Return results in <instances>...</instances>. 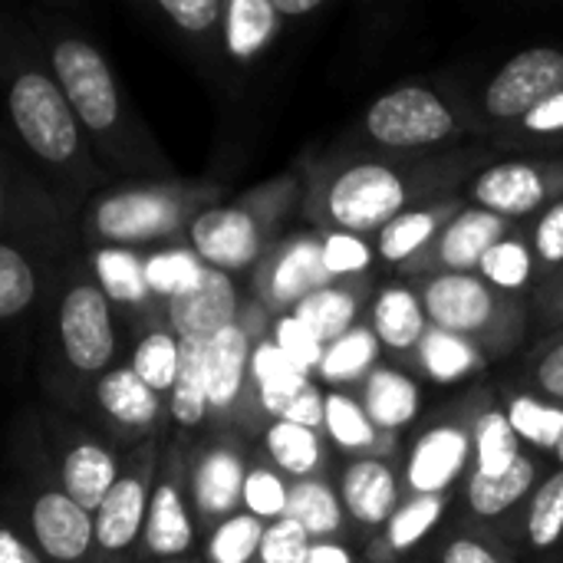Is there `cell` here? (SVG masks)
I'll return each mask as SVG.
<instances>
[{
  "mask_svg": "<svg viewBox=\"0 0 563 563\" xmlns=\"http://www.w3.org/2000/svg\"><path fill=\"white\" fill-rule=\"evenodd\" d=\"M3 109L16 132V139L46 165L76 181L96 178V165L89 162V145L79 119L73 115L63 89L53 73L20 59L7 73Z\"/></svg>",
  "mask_w": 563,
  "mask_h": 563,
  "instance_id": "1",
  "label": "cell"
},
{
  "mask_svg": "<svg viewBox=\"0 0 563 563\" xmlns=\"http://www.w3.org/2000/svg\"><path fill=\"white\" fill-rule=\"evenodd\" d=\"M46 56L49 73L63 89L82 132L102 148H119V142L125 139V106L99 46H92L79 33H59L53 36Z\"/></svg>",
  "mask_w": 563,
  "mask_h": 563,
  "instance_id": "2",
  "label": "cell"
},
{
  "mask_svg": "<svg viewBox=\"0 0 563 563\" xmlns=\"http://www.w3.org/2000/svg\"><path fill=\"white\" fill-rule=\"evenodd\" d=\"M188 205L178 188L129 185L106 191L86 214V231L102 247H132L168 241L185 224Z\"/></svg>",
  "mask_w": 563,
  "mask_h": 563,
  "instance_id": "3",
  "label": "cell"
},
{
  "mask_svg": "<svg viewBox=\"0 0 563 563\" xmlns=\"http://www.w3.org/2000/svg\"><path fill=\"white\" fill-rule=\"evenodd\" d=\"M56 340L63 363L79 379H99L115 366V307L92 277H76L56 307Z\"/></svg>",
  "mask_w": 563,
  "mask_h": 563,
  "instance_id": "4",
  "label": "cell"
},
{
  "mask_svg": "<svg viewBox=\"0 0 563 563\" xmlns=\"http://www.w3.org/2000/svg\"><path fill=\"white\" fill-rule=\"evenodd\" d=\"M155 485V445H139L119 472V482L92 515V558L115 561L142 541L148 498Z\"/></svg>",
  "mask_w": 563,
  "mask_h": 563,
  "instance_id": "5",
  "label": "cell"
},
{
  "mask_svg": "<svg viewBox=\"0 0 563 563\" xmlns=\"http://www.w3.org/2000/svg\"><path fill=\"white\" fill-rule=\"evenodd\" d=\"M366 129L376 142L393 148H416L442 142L455 132V115L449 106L419 86H402L379 96L366 112Z\"/></svg>",
  "mask_w": 563,
  "mask_h": 563,
  "instance_id": "6",
  "label": "cell"
},
{
  "mask_svg": "<svg viewBox=\"0 0 563 563\" xmlns=\"http://www.w3.org/2000/svg\"><path fill=\"white\" fill-rule=\"evenodd\" d=\"M330 218L346 231L386 228L406 205L402 178L386 165H353L330 188Z\"/></svg>",
  "mask_w": 563,
  "mask_h": 563,
  "instance_id": "7",
  "label": "cell"
},
{
  "mask_svg": "<svg viewBox=\"0 0 563 563\" xmlns=\"http://www.w3.org/2000/svg\"><path fill=\"white\" fill-rule=\"evenodd\" d=\"M563 89V53L554 46H534L508 59L485 89V109L495 119L528 115L534 106Z\"/></svg>",
  "mask_w": 563,
  "mask_h": 563,
  "instance_id": "8",
  "label": "cell"
},
{
  "mask_svg": "<svg viewBox=\"0 0 563 563\" xmlns=\"http://www.w3.org/2000/svg\"><path fill=\"white\" fill-rule=\"evenodd\" d=\"M30 541L46 563H86L92 558V515L59 485H43L30 501Z\"/></svg>",
  "mask_w": 563,
  "mask_h": 563,
  "instance_id": "9",
  "label": "cell"
},
{
  "mask_svg": "<svg viewBox=\"0 0 563 563\" xmlns=\"http://www.w3.org/2000/svg\"><path fill=\"white\" fill-rule=\"evenodd\" d=\"M165 313L168 330L178 340H214L221 330L238 323V290L231 274L205 267L191 287L165 300Z\"/></svg>",
  "mask_w": 563,
  "mask_h": 563,
  "instance_id": "10",
  "label": "cell"
},
{
  "mask_svg": "<svg viewBox=\"0 0 563 563\" xmlns=\"http://www.w3.org/2000/svg\"><path fill=\"white\" fill-rule=\"evenodd\" d=\"M191 251L221 274L244 271L261 254V228L244 208H205L188 224Z\"/></svg>",
  "mask_w": 563,
  "mask_h": 563,
  "instance_id": "11",
  "label": "cell"
},
{
  "mask_svg": "<svg viewBox=\"0 0 563 563\" xmlns=\"http://www.w3.org/2000/svg\"><path fill=\"white\" fill-rule=\"evenodd\" d=\"M195 541V525L188 511V495L181 482L178 462H168L165 475L152 485L145 531H142V554L152 561H181Z\"/></svg>",
  "mask_w": 563,
  "mask_h": 563,
  "instance_id": "12",
  "label": "cell"
},
{
  "mask_svg": "<svg viewBox=\"0 0 563 563\" xmlns=\"http://www.w3.org/2000/svg\"><path fill=\"white\" fill-rule=\"evenodd\" d=\"M92 402L112 429L132 439L152 432L162 419V396L152 393L129 363H115L92 383Z\"/></svg>",
  "mask_w": 563,
  "mask_h": 563,
  "instance_id": "13",
  "label": "cell"
},
{
  "mask_svg": "<svg viewBox=\"0 0 563 563\" xmlns=\"http://www.w3.org/2000/svg\"><path fill=\"white\" fill-rule=\"evenodd\" d=\"M119 472L122 465L112 449L89 435H69L59 452V488L89 515L102 508L106 495L119 482Z\"/></svg>",
  "mask_w": 563,
  "mask_h": 563,
  "instance_id": "14",
  "label": "cell"
},
{
  "mask_svg": "<svg viewBox=\"0 0 563 563\" xmlns=\"http://www.w3.org/2000/svg\"><path fill=\"white\" fill-rule=\"evenodd\" d=\"M244 478H247V468L234 449L214 445V449L201 452L191 468V505H195L198 518H205V521L231 518L234 508L241 505Z\"/></svg>",
  "mask_w": 563,
  "mask_h": 563,
  "instance_id": "15",
  "label": "cell"
},
{
  "mask_svg": "<svg viewBox=\"0 0 563 563\" xmlns=\"http://www.w3.org/2000/svg\"><path fill=\"white\" fill-rule=\"evenodd\" d=\"M492 294L468 274H442L426 287V310L445 333H475L492 320Z\"/></svg>",
  "mask_w": 563,
  "mask_h": 563,
  "instance_id": "16",
  "label": "cell"
},
{
  "mask_svg": "<svg viewBox=\"0 0 563 563\" xmlns=\"http://www.w3.org/2000/svg\"><path fill=\"white\" fill-rule=\"evenodd\" d=\"M468 435L455 426L429 429L409 455V485L419 495H442L468 462Z\"/></svg>",
  "mask_w": 563,
  "mask_h": 563,
  "instance_id": "17",
  "label": "cell"
},
{
  "mask_svg": "<svg viewBox=\"0 0 563 563\" xmlns=\"http://www.w3.org/2000/svg\"><path fill=\"white\" fill-rule=\"evenodd\" d=\"M475 201L498 218H525L544 201V178L521 162L495 165L475 181Z\"/></svg>",
  "mask_w": 563,
  "mask_h": 563,
  "instance_id": "18",
  "label": "cell"
},
{
  "mask_svg": "<svg viewBox=\"0 0 563 563\" xmlns=\"http://www.w3.org/2000/svg\"><path fill=\"white\" fill-rule=\"evenodd\" d=\"M251 340L241 323L208 340V409L224 412L238 402L251 369Z\"/></svg>",
  "mask_w": 563,
  "mask_h": 563,
  "instance_id": "19",
  "label": "cell"
},
{
  "mask_svg": "<svg viewBox=\"0 0 563 563\" xmlns=\"http://www.w3.org/2000/svg\"><path fill=\"white\" fill-rule=\"evenodd\" d=\"M343 505L363 525H383L396 515V478L383 462H356L343 475Z\"/></svg>",
  "mask_w": 563,
  "mask_h": 563,
  "instance_id": "20",
  "label": "cell"
},
{
  "mask_svg": "<svg viewBox=\"0 0 563 563\" xmlns=\"http://www.w3.org/2000/svg\"><path fill=\"white\" fill-rule=\"evenodd\" d=\"M327 284H330V271L323 264V244H317V241H297L274 264L271 297L277 303L297 307L303 297L323 290Z\"/></svg>",
  "mask_w": 563,
  "mask_h": 563,
  "instance_id": "21",
  "label": "cell"
},
{
  "mask_svg": "<svg viewBox=\"0 0 563 563\" xmlns=\"http://www.w3.org/2000/svg\"><path fill=\"white\" fill-rule=\"evenodd\" d=\"M92 280L112 300V307H145L152 300L145 280V257L132 247H99L92 254Z\"/></svg>",
  "mask_w": 563,
  "mask_h": 563,
  "instance_id": "22",
  "label": "cell"
},
{
  "mask_svg": "<svg viewBox=\"0 0 563 563\" xmlns=\"http://www.w3.org/2000/svg\"><path fill=\"white\" fill-rule=\"evenodd\" d=\"M168 412L178 429H195L208 416V343L181 340L178 379L168 396Z\"/></svg>",
  "mask_w": 563,
  "mask_h": 563,
  "instance_id": "23",
  "label": "cell"
},
{
  "mask_svg": "<svg viewBox=\"0 0 563 563\" xmlns=\"http://www.w3.org/2000/svg\"><path fill=\"white\" fill-rule=\"evenodd\" d=\"M505 221L492 211H465L459 214L445 238H442V261L452 267V274H465L468 267H478L482 257L501 241Z\"/></svg>",
  "mask_w": 563,
  "mask_h": 563,
  "instance_id": "24",
  "label": "cell"
},
{
  "mask_svg": "<svg viewBox=\"0 0 563 563\" xmlns=\"http://www.w3.org/2000/svg\"><path fill=\"white\" fill-rule=\"evenodd\" d=\"M280 16L271 0H231L224 7V43L234 59H254L277 33Z\"/></svg>",
  "mask_w": 563,
  "mask_h": 563,
  "instance_id": "25",
  "label": "cell"
},
{
  "mask_svg": "<svg viewBox=\"0 0 563 563\" xmlns=\"http://www.w3.org/2000/svg\"><path fill=\"white\" fill-rule=\"evenodd\" d=\"M178 360H181V340L168 327L145 330L132 346V373L158 396H172L178 379Z\"/></svg>",
  "mask_w": 563,
  "mask_h": 563,
  "instance_id": "26",
  "label": "cell"
},
{
  "mask_svg": "<svg viewBox=\"0 0 563 563\" xmlns=\"http://www.w3.org/2000/svg\"><path fill=\"white\" fill-rule=\"evenodd\" d=\"M419 412V386L393 369H373L366 383V416L379 429H399Z\"/></svg>",
  "mask_w": 563,
  "mask_h": 563,
  "instance_id": "27",
  "label": "cell"
},
{
  "mask_svg": "<svg viewBox=\"0 0 563 563\" xmlns=\"http://www.w3.org/2000/svg\"><path fill=\"white\" fill-rule=\"evenodd\" d=\"M251 376H254V383H257L261 406H264V412H271V416H280V409L287 406V399H290L297 389H303V386L310 383L307 373L297 369V366L277 350L274 340L254 346V353H251Z\"/></svg>",
  "mask_w": 563,
  "mask_h": 563,
  "instance_id": "28",
  "label": "cell"
},
{
  "mask_svg": "<svg viewBox=\"0 0 563 563\" xmlns=\"http://www.w3.org/2000/svg\"><path fill=\"white\" fill-rule=\"evenodd\" d=\"M373 330L393 350H409L426 336V313L406 287H389L373 307Z\"/></svg>",
  "mask_w": 563,
  "mask_h": 563,
  "instance_id": "29",
  "label": "cell"
},
{
  "mask_svg": "<svg viewBox=\"0 0 563 563\" xmlns=\"http://www.w3.org/2000/svg\"><path fill=\"white\" fill-rule=\"evenodd\" d=\"M534 485V465L528 459H518L505 475H472L468 482V505L482 518L505 515L515 508Z\"/></svg>",
  "mask_w": 563,
  "mask_h": 563,
  "instance_id": "30",
  "label": "cell"
},
{
  "mask_svg": "<svg viewBox=\"0 0 563 563\" xmlns=\"http://www.w3.org/2000/svg\"><path fill=\"white\" fill-rule=\"evenodd\" d=\"M290 317H297L320 343H336L340 336L350 333V323L356 317V303L343 290L323 287V290L303 297Z\"/></svg>",
  "mask_w": 563,
  "mask_h": 563,
  "instance_id": "31",
  "label": "cell"
},
{
  "mask_svg": "<svg viewBox=\"0 0 563 563\" xmlns=\"http://www.w3.org/2000/svg\"><path fill=\"white\" fill-rule=\"evenodd\" d=\"M284 518H290L294 525H300L307 534H333V531H340L343 511H340L336 495L327 485L303 478V482H297L287 492V511H284Z\"/></svg>",
  "mask_w": 563,
  "mask_h": 563,
  "instance_id": "32",
  "label": "cell"
},
{
  "mask_svg": "<svg viewBox=\"0 0 563 563\" xmlns=\"http://www.w3.org/2000/svg\"><path fill=\"white\" fill-rule=\"evenodd\" d=\"M376 353H379L376 333L373 330H363V327H353L346 336H340L336 343H330V350L320 360V376L327 383H333V386L353 383V379H360L373 366Z\"/></svg>",
  "mask_w": 563,
  "mask_h": 563,
  "instance_id": "33",
  "label": "cell"
},
{
  "mask_svg": "<svg viewBox=\"0 0 563 563\" xmlns=\"http://www.w3.org/2000/svg\"><path fill=\"white\" fill-rule=\"evenodd\" d=\"M264 521H257L254 515H231L224 521H218V528L208 538V563H251L261 551V538H264Z\"/></svg>",
  "mask_w": 563,
  "mask_h": 563,
  "instance_id": "34",
  "label": "cell"
},
{
  "mask_svg": "<svg viewBox=\"0 0 563 563\" xmlns=\"http://www.w3.org/2000/svg\"><path fill=\"white\" fill-rule=\"evenodd\" d=\"M271 459L287 472L297 475L303 482V475H310L320 465V442L313 429L294 426V422H274L264 435Z\"/></svg>",
  "mask_w": 563,
  "mask_h": 563,
  "instance_id": "35",
  "label": "cell"
},
{
  "mask_svg": "<svg viewBox=\"0 0 563 563\" xmlns=\"http://www.w3.org/2000/svg\"><path fill=\"white\" fill-rule=\"evenodd\" d=\"M205 264L191 247H162L155 254H145V280L152 297H175L185 287H191L201 277Z\"/></svg>",
  "mask_w": 563,
  "mask_h": 563,
  "instance_id": "36",
  "label": "cell"
},
{
  "mask_svg": "<svg viewBox=\"0 0 563 563\" xmlns=\"http://www.w3.org/2000/svg\"><path fill=\"white\" fill-rule=\"evenodd\" d=\"M36 290L40 284H36L33 261L13 244H0V323L30 310Z\"/></svg>",
  "mask_w": 563,
  "mask_h": 563,
  "instance_id": "37",
  "label": "cell"
},
{
  "mask_svg": "<svg viewBox=\"0 0 563 563\" xmlns=\"http://www.w3.org/2000/svg\"><path fill=\"white\" fill-rule=\"evenodd\" d=\"M422 350V363H426V373L435 379V383H455L462 376H468L475 366H478V353L455 333H445V330H432L422 336L419 343Z\"/></svg>",
  "mask_w": 563,
  "mask_h": 563,
  "instance_id": "38",
  "label": "cell"
},
{
  "mask_svg": "<svg viewBox=\"0 0 563 563\" xmlns=\"http://www.w3.org/2000/svg\"><path fill=\"white\" fill-rule=\"evenodd\" d=\"M475 452H478V475H505L521 459L518 435L505 412H485L478 419Z\"/></svg>",
  "mask_w": 563,
  "mask_h": 563,
  "instance_id": "39",
  "label": "cell"
},
{
  "mask_svg": "<svg viewBox=\"0 0 563 563\" xmlns=\"http://www.w3.org/2000/svg\"><path fill=\"white\" fill-rule=\"evenodd\" d=\"M508 422L518 439H528L538 449H558L563 439V409L544 406L531 396H518L508 409Z\"/></svg>",
  "mask_w": 563,
  "mask_h": 563,
  "instance_id": "40",
  "label": "cell"
},
{
  "mask_svg": "<svg viewBox=\"0 0 563 563\" xmlns=\"http://www.w3.org/2000/svg\"><path fill=\"white\" fill-rule=\"evenodd\" d=\"M442 511H445L442 495H416L409 505L396 508V515L389 518V528H386L389 548H396V551L416 548L435 528Z\"/></svg>",
  "mask_w": 563,
  "mask_h": 563,
  "instance_id": "41",
  "label": "cell"
},
{
  "mask_svg": "<svg viewBox=\"0 0 563 563\" xmlns=\"http://www.w3.org/2000/svg\"><path fill=\"white\" fill-rule=\"evenodd\" d=\"M323 426L333 435V442L343 449H369L376 442V426L369 422L366 409H360L353 399H346L340 393L327 396Z\"/></svg>",
  "mask_w": 563,
  "mask_h": 563,
  "instance_id": "42",
  "label": "cell"
},
{
  "mask_svg": "<svg viewBox=\"0 0 563 563\" xmlns=\"http://www.w3.org/2000/svg\"><path fill=\"white\" fill-rule=\"evenodd\" d=\"M563 534V472L551 475L528 511V538L534 548H554Z\"/></svg>",
  "mask_w": 563,
  "mask_h": 563,
  "instance_id": "43",
  "label": "cell"
},
{
  "mask_svg": "<svg viewBox=\"0 0 563 563\" xmlns=\"http://www.w3.org/2000/svg\"><path fill=\"white\" fill-rule=\"evenodd\" d=\"M435 231V218L426 214V211H406L399 218H393L386 228H383V238H379V251L386 261H406L412 257Z\"/></svg>",
  "mask_w": 563,
  "mask_h": 563,
  "instance_id": "44",
  "label": "cell"
},
{
  "mask_svg": "<svg viewBox=\"0 0 563 563\" xmlns=\"http://www.w3.org/2000/svg\"><path fill=\"white\" fill-rule=\"evenodd\" d=\"M287 485L271 472V468H251L244 478V495L241 505L247 508V515H254L257 521H280L287 511Z\"/></svg>",
  "mask_w": 563,
  "mask_h": 563,
  "instance_id": "45",
  "label": "cell"
},
{
  "mask_svg": "<svg viewBox=\"0 0 563 563\" xmlns=\"http://www.w3.org/2000/svg\"><path fill=\"white\" fill-rule=\"evenodd\" d=\"M478 267L485 271V277H488L492 284H498V287H505V290H518V287H525L528 277H531V254H528V247L518 244V241H498V244L482 257Z\"/></svg>",
  "mask_w": 563,
  "mask_h": 563,
  "instance_id": "46",
  "label": "cell"
},
{
  "mask_svg": "<svg viewBox=\"0 0 563 563\" xmlns=\"http://www.w3.org/2000/svg\"><path fill=\"white\" fill-rule=\"evenodd\" d=\"M310 534L294 525L290 518H280V521H271L264 528V538H261V551H257V561L261 563H307L310 554Z\"/></svg>",
  "mask_w": 563,
  "mask_h": 563,
  "instance_id": "47",
  "label": "cell"
},
{
  "mask_svg": "<svg viewBox=\"0 0 563 563\" xmlns=\"http://www.w3.org/2000/svg\"><path fill=\"white\" fill-rule=\"evenodd\" d=\"M274 343L277 350L297 366V369H320V360H323V343L297 320V317H284L277 323V333H274Z\"/></svg>",
  "mask_w": 563,
  "mask_h": 563,
  "instance_id": "48",
  "label": "cell"
},
{
  "mask_svg": "<svg viewBox=\"0 0 563 563\" xmlns=\"http://www.w3.org/2000/svg\"><path fill=\"white\" fill-rule=\"evenodd\" d=\"M158 10L185 33H208L224 16L218 0H158Z\"/></svg>",
  "mask_w": 563,
  "mask_h": 563,
  "instance_id": "49",
  "label": "cell"
},
{
  "mask_svg": "<svg viewBox=\"0 0 563 563\" xmlns=\"http://www.w3.org/2000/svg\"><path fill=\"white\" fill-rule=\"evenodd\" d=\"M369 247L360 241V238H353V234H346V231H336V234H330L327 238V244H323V264H327V271H330V277H340V274H360V271H366L369 267Z\"/></svg>",
  "mask_w": 563,
  "mask_h": 563,
  "instance_id": "50",
  "label": "cell"
},
{
  "mask_svg": "<svg viewBox=\"0 0 563 563\" xmlns=\"http://www.w3.org/2000/svg\"><path fill=\"white\" fill-rule=\"evenodd\" d=\"M323 409H327V399L307 383L303 389H297L287 399L277 422H294V426H303V429H317V426H323Z\"/></svg>",
  "mask_w": 563,
  "mask_h": 563,
  "instance_id": "51",
  "label": "cell"
},
{
  "mask_svg": "<svg viewBox=\"0 0 563 563\" xmlns=\"http://www.w3.org/2000/svg\"><path fill=\"white\" fill-rule=\"evenodd\" d=\"M538 254L548 264H561L563 261V201L554 205L538 224Z\"/></svg>",
  "mask_w": 563,
  "mask_h": 563,
  "instance_id": "52",
  "label": "cell"
},
{
  "mask_svg": "<svg viewBox=\"0 0 563 563\" xmlns=\"http://www.w3.org/2000/svg\"><path fill=\"white\" fill-rule=\"evenodd\" d=\"M0 563H46L33 541H26L16 528L0 521Z\"/></svg>",
  "mask_w": 563,
  "mask_h": 563,
  "instance_id": "53",
  "label": "cell"
},
{
  "mask_svg": "<svg viewBox=\"0 0 563 563\" xmlns=\"http://www.w3.org/2000/svg\"><path fill=\"white\" fill-rule=\"evenodd\" d=\"M525 125L531 132H561L563 129V89L554 92L551 99H544L541 106H534L528 115H525Z\"/></svg>",
  "mask_w": 563,
  "mask_h": 563,
  "instance_id": "54",
  "label": "cell"
},
{
  "mask_svg": "<svg viewBox=\"0 0 563 563\" xmlns=\"http://www.w3.org/2000/svg\"><path fill=\"white\" fill-rule=\"evenodd\" d=\"M442 563H498V558L478 541H455V544H449Z\"/></svg>",
  "mask_w": 563,
  "mask_h": 563,
  "instance_id": "55",
  "label": "cell"
},
{
  "mask_svg": "<svg viewBox=\"0 0 563 563\" xmlns=\"http://www.w3.org/2000/svg\"><path fill=\"white\" fill-rule=\"evenodd\" d=\"M538 379H541V386H544L551 396L563 399V343L558 350H551V353L544 356V363H541V369H538Z\"/></svg>",
  "mask_w": 563,
  "mask_h": 563,
  "instance_id": "56",
  "label": "cell"
},
{
  "mask_svg": "<svg viewBox=\"0 0 563 563\" xmlns=\"http://www.w3.org/2000/svg\"><path fill=\"white\" fill-rule=\"evenodd\" d=\"M307 563H350V554L340 544H313Z\"/></svg>",
  "mask_w": 563,
  "mask_h": 563,
  "instance_id": "57",
  "label": "cell"
},
{
  "mask_svg": "<svg viewBox=\"0 0 563 563\" xmlns=\"http://www.w3.org/2000/svg\"><path fill=\"white\" fill-rule=\"evenodd\" d=\"M277 16H303V13H313L320 10V0H271Z\"/></svg>",
  "mask_w": 563,
  "mask_h": 563,
  "instance_id": "58",
  "label": "cell"
},
{
  "mask_svg": "<svg viewBox=\"0 0 563 563\" xmlns=\"http://www.w3.org/2000/svg\"><path fill=\"white\" fill-rule=\"evenodd\" d=\"M7 218V178H3V172H0V221Z\"/></svg>",
  "mask_w": 563,
  "mask_h": 563,
  "instance_id": "59",
  "label": "cell"
},
{
  "mask_svg": "<svg viewBox=\"0 0 563 563\" xmlns=\"http://www.w3.org/2000/svg\"><path fill=\"white\" fill-rule=\"evenodd\" d=\"M554 452H558V459H561V465H563V439L558 442V449H554Z\"/></svg>",
  "mask_w": 563,
  "mask_h": 563,
  "instance_id": "60",
  "label": "cell"
},
{
  "mask_svg": "<svg viewBox=\"0 0 563 563\" xmlns=\"http://www.w3.org/2000/svg\"><path fill=\"white\" fill-rule=\"evenodd\" d=\"M155 563H185V561H155Z\"/></svg>",
  "mask_w": 563,
  "mask_h": 563,
  "instance_id": "61",
  "label": "cell"
}]
</instances>
